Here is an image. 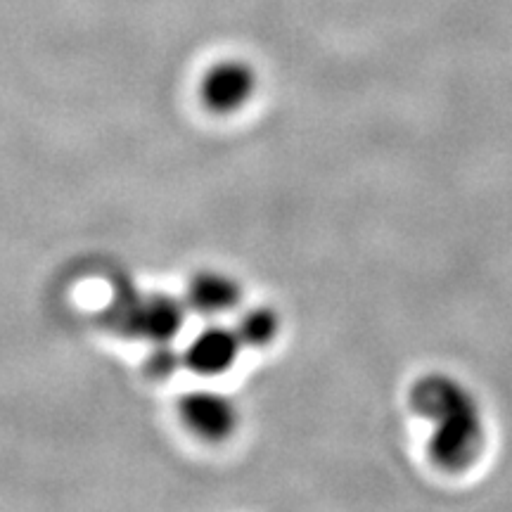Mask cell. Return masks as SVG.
Segmentation results:
<instances>
[{"instance_id":"cell-1","label":"cell","mask_w":512,"mask_h":512,"mask_svg":"<svg viewBox=\"0 0 512 512\" xmlns=\"http://www.w3.org/2000/svg\"><path fill=\"white\" fill-rule=\"evenodd\" d=\"M411 403L434 422L430 458L446 470L470 465L482 444V415L465 387L446 375H427L415 382Z\"/></svg>"},{"instance_id":"cell-2","label":"cell","mask_w":512,"mask_h":512,"mask_svg":"<svg viewBox=\"0 0 512 512\" xmlns=\"http://www.w3.org/2000/svg\"><path fill=\"white\" fill-rule=\"evenodd\" d=\"M185 299H174L169 294H150L133 297L117 304V325L126 335L147 339V342H174L188 318Z\"/></svg>"},{"instance_id":"cell-3","label":"cell","mask_w":512,"mask_h":512,"mask_svg":"<svg viewBox=\"0 0 512 512\" xmlns=\"http://www.w3.org/2000/svg\"><path fill=\"white\" fill-rule=\"evenodd\" d=\"M256 91V72L245 60H221L204 72L200 81V102L214 114L242 110Z\"/></svg>"},{"instance_id":"cell-4","label":"cell","mask_w":512,"mask_h":512,"mask_svg":"<svg viewBox=\"0 0 512 512\" xmlns=\"http://www.w3.org/2000/svg\"><path fill=\"white\" fill-rule=\"evenodd\" d=\"M183 425L204 441H223L235 432L240 413L230 396L214 389H192L178 401Z\"/></svg>"},{"instance_id":"cell-5","label":"cell","mask_w":512,"mask_h":512,"mask_svg":"<svg viewBox=\"0 0 512 512\" xmlns=\"http://www.w3.org/2000/svg\"><path fill=\"white\" fill-rule=\"evenodd\" d=\"M245 349L235 328L226 325H207L190 339L183 349V366L200 377H216L228 373Z\"/></svg>"},{"instance_id":"cell-6","label":"cell","mask_w":512,"mask_h":512,"mask_svg":"<svg viewBox=\"0 0 512 512\" xmlns=\"http://www.w3.org/2000/svg\"><path fill=\"white\" fill-rule=\"evenodd\" d=\"M242 302V287L235 278L221 271H200L190 280L185 304L200 316H223Z\"/></svg>"},{"instance_id":"cell-7","label":"cell","mask_w":512,"mask_h":512,"mask_svg":"<svg viewBox=\"0 0 512 512\" xmlns=\"http://www.w3.org/2000/svg\"><path fill=\"white\" fill-rule=\"evenodd\" d=\"M280 330V318L271 306H254L238 318L235 332L245 347H266L271 344Z\"/></svg>"},{"instance_id":"cell-8","label":"cell","mask_w":512,"mask_h":512,"mask_svg":"<svg viewBox=\"0 0 512 512\" xmlns=\"http://www.w3.org/2000/svg\"><path fill=\"white\" fill-rule=\"evenodd\" d=\"M150 354L145 358L147 375L157 377V380H164V377L174 375L178 368L183 366V351H176L171 347V342H157L152 344Z\"/></svg>"}]
</instances>
